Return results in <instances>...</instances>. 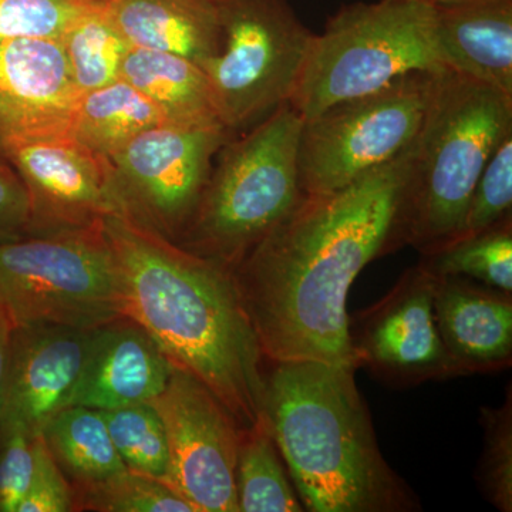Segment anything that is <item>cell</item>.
<instances>
[{"instance_id": "obj_1", "label": "cell", "mask_w": 512, "mask_h": 512, "mask_svg": "<svg viewBox=\"0 0 512 512\" xmlns=\"http://www.w3.org/2000/svg\"><path fill=\"white\" fill-rule=\"evenodd\" d=\"M412 154L413 144L346 187L303 194L235 266L266 362L355 366L350 286L370 262L406 247L403 207Z\"/></svg>"}, {"instance_id": "obj_2", "label": "cell", "mask_w": 512, "mask_h": 512, "mask_svg": "<svg viewBox=\"0 0 512 512\" xmlns=\"http://www.w3.org/2000/svg\"><path fill=\"white\" fill-rule=\"evenodd\" d=\"M119 268L123 315L177 369L217 396L242 430L264 420L266 362L234 272L126 215L103 220Z\"/></svg>"}, {"instance_id": "obj_3", "label": "cell", "mask_w": 512, "mask_h": 512, "mask_svg": "<svg viewBox=\"0 0 512 512\" xmlns=\"http://www.w3.org/2000/svg\"><path fill=\"white\" fill-rule=\"evenodd\" d=\"M268 365L264 420L305 511H421L416 493L384 460L355 366Z\"/></svg>"}, {"instance_id": "obj_4", "label": "cell", "mask_w": 512, "mask_h": 512, "mask_svg": "<svg viewBox=\"0 0 512 512\" xmlns=\"http://www.w3.org/2000/svg\"><path fill=\"white\" fill-rule=\"evenodd\" d=\"M512 133V96L444 70L413 143L404 198L406 247L434 254L464 237L471 195Z\"/></svg>"}, {"instance_id": "obj_5", "label": "cell", "mask_w": 512, "mask_h": 512, "mask_svg": "<svg viewBox=\"0 0 512 512\" xmlns=\"http://www.w3.org/2000/svg\"><path fill=\"white\" fill-rule=\"evenodd\" d=\"M302 124L298 111L286 103L229 138L175 244L234 271L302 198Z\"/></svg>"}, {"instance_id": "obj_6", "label": "cell", "mask_w": 512, "mask_h": 512, "mask_svg": "<svg viewBox=\"0 0 512 512\" xmlns=\"http://www.w3.org/2000/svg\"><path fill=\"white\" fill-rule=\"evenodd\" d=\"M448 70L429 3L379 0L343 6L313 35L289 104L303 120L413 72Z\"/></svg>"}, {"instance_id": "obj_7", "label": "cell", "mask_w": 512, "mask_h": 512, "mask_svg": "<svg viewBox=\"0 0 512 512\" xmlns=\"http://www.w3.org/2000/svg\"><path fill=\"white\" fill-rule=\"evenodd\" d=\"M0 313L12 326L93 329L123 318L119 268L103 221L0 241Z\"/></svg>"}, {"instance_id": "obj_8", "label": "cell", "mask_w": 512, "mask_h": 512, "mask_svg": "<svg viewBox=\"0 0 512 512\" xmlns=\"http://www.w3.org/2000/svg\"><path fill=\"white\" fill-rule=\"evenodd\" d=\"M222 47L201 64L221 123L245 133L289 103L313 35L289 0H212Z\"/></svg>"}, {"instance_id": "obj_9", "label": "cell", "mask_w": 512, "mask_h": 512, "mask_svg": "<svg viewBox=\"0 0 512 512\" xmlns=\"http://www.w3.org/2000/svg\"><path fill=\"white\" fill-rule=\"evenodd\" d=\"M440 73L404 74L377 92L303 120L298 151L303 194L339 190L403 154L419 136Z\"/></svg>"}, {"instance_id": "obj_10", "label": "cell", "mask_w": 512, "mask_h": 512, "mask_svg": "<svg viewBox=\"0 0 512 512\" xmlns=\"http://www.w3.org/2000/svg\"><path fill=\"white\" fill-rule=\"evenodd\" d=\"M234 137L221 126L164 123L109 158L127 217L177 241L210 178L218 151Z\"/></svg>"}, {"instance_id": "obj_11", "label": "cell", "mask_w": 512, "mask_h": 512, "mask_svg": "<svg viewBox=\"0 0 512 512\" xmlns=\"http://www.w3.org/2000/svg\"><path fill=\"white\" fill-rule=\"evenodd\" d=\"M436 276L421 262L369 308L349 316L356 369L379 382L412 387L463 376L444 348L434 319Z\"/></svg>"}, {"instance_id": "obj_12", "label": "cell", "mask_w": 512, "mask_h": 512, "mask_svg": "<svg viewBox=\"0 0 512 512\" xmlns=\"http://www.w3.org/2000/svg\"><path fill=\"white\" fill-rule=\"evenodd\" d=\"M170 450L168 484L195 512H239L235 470L241 427L214 393L175 367L154 399Z\"/></svg>"}, {"instance_id": "obj_13", "label": "cell", "mask_w": 512, "mask_h": 512, "mask_svg": "<svg viewBox=\"0 0 512 512\" xmlns=\"http://www.w3.org/2000/svg\"><path fill=\"white\" fill-rule=\"evenodd\" d=\"M29 198L28 235L89 227L126 215L109 158L69 140L22 144L3 156Z\"/></svg>"}, {"instance_id": "obj_14", "label": "cell", "mask_w": 512, "mask_h": 512, "mask_svg": "<svg viewBox=\"0 0 512 512\" xmlns=\"http://www.w3.org/2000/svg\"><path fill=\"white\" fill-rule=\"evenodd\" d=\"M79 97L59 39H0V160L22 144L72 138Z\"/></svg>"}, {"instance_id": "obj_15", "label": "cell", "mask_w": 512, "mask_h": 512, "mask_svg": "<svg viewBox=\"0 0 512 512\" xmlns=\"http://www.w3.org/2000/svg\"><path fill=\"white\" fill-rule=\"evenodd\" d=\"M94 330L57 323L13 326L0 426L39 436L47 421L70 406Z\"/></svg>"}, {"instance_id": "obj_16", "label": "cell", "mask_w": 512, "mask_h": 512, "mask_svg": "<svg viewBox=\"0 0 512 512\" xmlns=\"http://www.w3.org/2000/svg\"><path fill=\"white\" fill-rule=\"evenodd\" d=\"M175 366L156 340L130 318L94 330L89 355L70 406L107 412L151 403L164 392Z\"/></svg>"}, {"instance_id": "obj_17", "label": "cell", "mask_w": 512, "mask_h": 512, "mask_svg": "<svg viewBox=\"0 0 512 512\" xmlns=\"http://www.w3.org/2000/svg\"><path fill=\"white\" fill-rule=\"evenodd\" d=\"M434 276V319L463 376L511 367L512 293L461 276Z\"/></svg>"}, {"instance_id": "obj_18", "label": "cell", "mask_w": 512, "mask_h": 512, "mask_svg": "<svg viewBox=\"0 0 512 512\" xmlns=\"http://www.w3.org/2000/svg\"><path fill=\"white\" fill-rule=\"evenodd\" d=\"M434 8L444 66L512 96V0H458Z\"/></svg>"}, {"instance_id": "obj_19", "label": "cell", "mask_w": 512, "mask_h": 512, "mask_svg": "<svg viewBox=\"0 0 512 512\" xmlns=\"http://www.w3.org/2000/svg\"><path fill=\"white\" fill-rule=\"evenodd\" d=\"M109 15L137 49L170 53L201 66L222 47L212 0H111Z\"/></svg>"}, {"instance_id": "obj_20", "label": "cell", "mask_w": 512, "mask_h": 512, "mask_svg": "<svg viewBox=\"0 0 512 512\" xmlns=\"http://www.w3.org/2000/svg\"><path fill=\"white\" fill-rule=\"evenodd\" d=\"M120 79L144 94L167 123L224 126L207 74L191 60L131 47L121 66Z\"/></svg>"}, {"instance_id": "obj_21", "label": "cell", "mask_w": 512, "mask_h": 512, "mask_svg": "<svg viewBox=\"0 0 512 512\" xmlns=\"http://www.w3.org/2000/svg\"><path fill=\"white\" fill-rule=\"evenodd\" d=\"M40 437L73 491L104 483L127 470L100 410L66 407L47 421Z\"/></svg>"}, {"instance_id": "obj_22", "label": "cell", "mask_w": 512, "mask_h": 512, "mask_svg": "<svg viewBox=\"0 0 512 512\" xmlns=\"http://www.w3.org/2000/svg\"><path fill=\"white\" fill-rule=\"evenodd\" d=\"M167 123L144 94L123 79L84 93L74 111L72 140L110 158L134 137Z\"/></svg>"}, {"instance_id": "obj_23", "label": "cell", "mask_w": 512, "mask_h": 512, "mask_svg": "<svg viewBox=\"0 0 512 512\" xmlns=\"http://www.w3.org/2000/svg\"><path fill=\"white\" fill-rule=\"evenodd\" d=\"M235 485L239 512L305 511L265 420L241 431Z\"/></svg>"}, {"instance_id": "obj_24", "label": "cell", "mask_w": 512, "mask_h": 512, "mask_svg": "<svg viewBox=\"0 0 512 512\" xmlns=\"http://www.w3.org/2000/svg\"><path fill=\"white\" fill-rule=\"evenodd\" d=\"M59 40L80 96L120 80L131 45L114 25L109 9L77 20Z\"/></svg>"}, {"instance_id": "obj_25", "label": "cell", "mask_w": 512, "mask_h": 512, "mask_svg": "<svg viewBox=\"0 0 512 512\" xmlns=\"http://www.w3.org/2000/svg\"><path fill=\"white\" fill-rule=\"evenodd\" d=\"M431 274L461 276L512 293V217L420 258Z\"/></svg>"}, {"instance_id": "obj_26", "label": "cell", "mask_w": 512, "mask_h": 512, "mask_svg": "<svg viewBox=\"0 0 512 512\" xmlns=\"http://www.w3.org/2000/svg\"><path fill=\"white\" fill-rule=\"evenodd\" d=\"M101 413L127 470L168 483L170 450L167 433L154 404H133Z\"/></svg>"}, {"instance_id": "obj_27", "label": "cell", "mask_w": 512, "mask_h": 512, "mask_svg": "<svg viewBox=\"0 0 512 512\" xmlns=\"http://www.w3.org/2000/svg\"><path fill=\"white\" fill-rule=\"evenodd\" d=\"M73 494L76 511L195 512L170 484L130 470Z\"/></svg>"}, {"instance_id": "obj_28", "label": "cell", "mask_w": 512, "mask_h": 512, "mask_svg": "<svg viewBox=\"0 0 512 512\" xmlns=\"http://www.w3.org/2000/svg\"><path fill=\"white\" fill-rule=\"evenodd\" d=\"M483 453L476 471L485 500L501 512L512 511V389L500 407H481Z\"/></svg>"}, {"instance_id": "obj_29", "label": "cell", "mask_w": 512, "mask_h": 512, "mask_svg": "<svg viewBox=\"0 0 512 512\" xmlns=\"http://www.w3.org/2000/svg\"><path fill=\"white\" fill-rule=\"evenodd\" d=\"M111 0H0V39L46 37L60 39L73 23Z\"/></svg>"}, {"instance_id": "obj_30", "label": "cell", "mask_w": 512, "mask_h": 512, "mask_svg": "<svg viewBox=\"0 0 512 512\" xmlns=\"http://www.w3.org/2000/svg\"><path fill=\"white\" fill-rule=\"evenodd\" d=\"M512 133L501 141L483 174L468 205L464 237L480 234L512 217Z\"/></svg>"}, {"instance_id": "obj_31", "label": "cell", "mask_w": 512, "mask_h": 512, "mask_svg": "<svg viewBox=\"0 0 512 512\" xmlns=\"http://www.w3.org/2000/svg\"><path fill=\"white\" fill-rule=\"evenodd\" d=\"M42 437L0 426V512H18L35 477Z\"/></svg>"}, {"instance_id": "obj_32", "label": "cell", "mask_w": 512, "mask_h": 512, "mask_svg": "<svg viewBox=\"0 0 512 512\" xmlns=\"http://www.w3.org/2000/svg\"><path fill=\"white\" fill-rule=\"evenodd\" d=\"M43 441V440H42ZM72 485L63 476L43 443L35 477L28 493L19 504L18 512H74Z\"/></svg>"}, {"instance_id": "obj_33", "label": "cell", "mask_w": 512, "mask_h": 512, "mask_svg": "<svg viewBox=\"0 0 512 512\" xmlns=\"http://www.w3.org/2000/svg\"><path fill=\"white\" fill-rule=\"evenodd\" d=\"M29 198L19 175L0 160V241L28 235Z\"/></svg>"}, {"instance_id": "obj_34", "label": "cell", "mask_w": 512, "mask_h": 512, "mask_svg": "<svg viewBox=\"0 0 512 512\" xmlns=\"http://www.w3.org/2000/svg\"><path fill=\"white\" fill-rule=\"evenodd\" d=\"M12 323L0 313V410H2L3 383H5L6 360H8V349Z\"/></svg>"}, {"instance_id": "obj_35", "label": "cell", "mask_w": 512, "mask_h": 512, "mask_svg": "<svg viewBox=\"0 0 512 512\" xmlns=\"http://www.w3.org/2000/svg\"><path fill=\"white\" fill-rule=\"evenodd\" d=\"M406 2L429 3V5H448V3L458 2V0H406Z\"/></svg>"}]
</instances>
